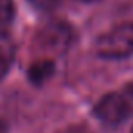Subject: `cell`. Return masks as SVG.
<instances>
[{"mask_svg": "<svg viewBox=\"0 0 133 133\" xmlns=\"http://www.w3.org/2000/svg\"><path fill=\"white\" fill-rule=\"evenodd\" d=\"M92 113L105 127H121L133 113V86H128L124 92L105 94L94 105Z\"/></svg>", "mask_w": 133, "mask_h": 133, "instance_id": "obj_1", "label": "cell"}, {"mask_svg": "<svg viewBox=\"0 0 133 133\" xmlns=\"http://www.w3.org/2000/svg\"><path fill=\"white\" fill-rule=\"evenodd\" d=\"M94 50L103 59H124L133 55V24H122L103 35L94 42Z\"/></svg>", "mask_w": 133, "mask_h": 133, "instance_id": "obj_2", "label": "cell"}, {"mask_svg": "<svg viewBox=\"0 0 133 133\" xmlns=\"http://www.w3.org/2000/svg\"><path fill=\"white\" fill-rule=\"evenodd\" d=\"M74 41L75 30L71 24L64 21H50L38 30L33 44L41 52H52L59 55L69 50Z\"/></svg>", "mask_w": 133, "mask_h": 133, "instance_id": "obj_3", "label": "cell"}, {"mask_svg": "<svg viewBox=\"0 0 133 133\" xmlns=\"http://www.w3.org/2000/svg\"><path fill=\"white\" fill-rule=\"evenodd\" d=\"M16 56V42L8 31H0V80L11 69Z\"/></svg>", "mask_w": 133, "mask_h": 133, "instance_id": "obj_4", "label": "cell"}, {"mask_svg": "<svg viewBox=\"0 0 133 133\" xmlns=\"http://www.w3.org/2000/svg\"><path fill=\"white\" fill-rule=\"evenodd\" d=\"M55 74V61L44 58L33 63L28 69V78L33 85H42Z\"/></svg>", "mask_w": 133, "mask_h": 133, "instance_id": "obj_5", "label": "cell"}, {"mask_svg": "<svg viewBox=\"0 0 133 133\" xmlns=\"http://www.w3.org/2000/svg\"><path fill=\"white\" fill-rule=\"evenodd\" d=\"M14 17V2L13 0H0V31Z\"/></svg>", "mask_w": 133, "mask_h": 133, "instance_id": "obj_6", "label": "cell"}, {"mask_svg": "<svg viewBox=\"0 0 133 133\" xmlns=\"http://www.w3.org/2000/svg\"><path fill=\"white\" fill-rule=\"evenodd\" d=\"M28 2L39 10H52L55 6H58L63 0H28Z\"/></svg>", "mask_w": 133, "mask_h": 133, "instance_id": "obj_7", "label": "cell"}, {"mask_svg": "<svg viewBox=\"0 0 133 133\" xmlns=\"http://www.w3.org/2000/svg\"><path fill=\"white\" fill-rule=\"evenodd\" d=\"M56 133H92V130L85 125V124H75V125H69V127H66Z\"/></svg>", "mask_w": 133, "mask_h": 133, "instance_id": "obj_8", "label": "cell"}, {"mask_svg": "<svg viewBox=\"0 0 133 133\" xmlns=\"http://www.w3.org/2000/svg\"><path fill=\"white\" fill-rule=\"evenodd\" d=\"M0 133H6V124L3 121H0Z\"/></svg>", "mask_w": 133, "mask_h": 133, "instance_id": "obj_9", "label": "cell"}, {"mask_svg": "<svg viewBox=\"0 0 133 133\" xmlns=\"http://www.w3.org/2000/svg\"><path fill=\"white\" fill-rule=\"evenodd\" d=\"M80 2H94V0H80Z\"/></svg>", "mask_w": 133, "mask_h": 133, "instance_id": "obj_10", "label": "cell"}, {"mask_svg": "<svg viewBox=\"0 0 133 133\" xmlns=\"http://www.w3.org/2000/svg\"><path fill=\"white\" fill-rule=\"evenodd\" d=\"M131 133H133V128H131Z\"/></svg>", "mask_w": 133, "mask_h": 133, "instance_id": "obj_11", "label": "cell"}]
</instances>
